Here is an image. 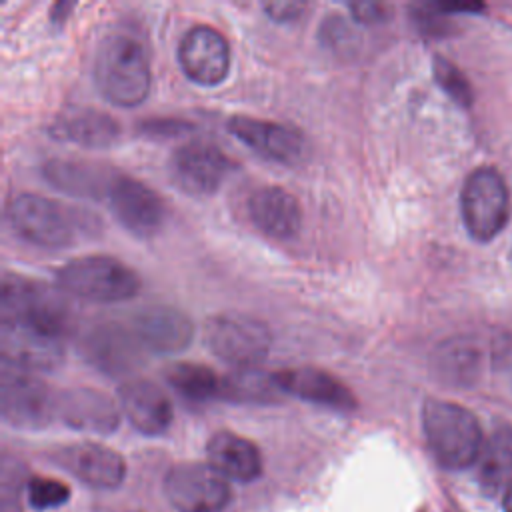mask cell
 Returning a JSON list of instances; mask_svg holds the SVG:
<instances>
[{"instance_id": "obj_1", "label": "cell", "mask_w": 512, "mask_h": 512, "mask_svg": "<svg viewBox=\"0 0 512 512\" xmlns=\"http://www.w3.org/2000/svg\"><path fill=\"white\" fill-rule=\"evenodd\" d=\"M422 430L436 462L448 470L474 464L484 448L478 418L464 406L430 398L422 406Z\"/></svg>"}, {"instance_id": "obj_2", "label": "cell", "mask_w": 512, "mask_h": 512, "mask_svg": "<svg viewBox=\"0 0 512 512\" xmlns=\"http://www.w3.org/2000/svg\"><path fill=\"white\" fill-rule=\"evenodd\" d=\"M150 64L144 48L128 34L106 36L94 56V82L116 106H136L150 92Z\"/></svg>"}, {"instance_id": "obj_3", "label": "cell", "mask_w": 512, "mask_h": 512, "mask_svg": "<svg viewBox=\"0 0 512 512\" xmlns=\"http://www.w3.org/2000/svg\"><path fill=\"white\" fill-rule=\"evenodd\" d=\"M64 292L92 302H120L138 294V274L112 256H80L56 272Z\"/></svg>"}, {"instance_id": "obj_4", "label": "cell", "mask_w": 512, "mask_h": 512, "mask_svg": "<svg viewBox=\"0 0 512 512\" xmlns=\"http://www.w3.org/2000/svg\"><path fill=\"white\" fill-rule=\"evenodd\" d=\"M0 320L30 324L64 336L70 324V308L52 286L18 274H6L0 288Z\"/></svg>"}, {"instance_id": "obj_5", "label": "cell", "mask_w": 512, "mask_h": 512, "mask_svg": "<svg viewBox=\"0 0 512 512\" xmlns=\"http://www.w3.org/2000/svg\"><path fill=\"white\" fill-rule=\"evenodd\" d=\"M14 232L42 248H64L80 232V214L60 202L34 192H22L8 204Z\"/></svg>"}, {"instance_id": "obj_6", "label": "cell", "mask_w": 512, "mask_h": 512, "mask_svg": "<svg viewBox=\"0 0 512 512\" xmlns=\"http://www.w3.org/2000/svg\"><path fill=\"white\" fill-rule=\"evenodd\" d=\"M462 220L468 234L478 242H490L508 222V190L500 172L492 166L472 170L460 194Z\"/></svg>"}, {"instance_id": "obj_7", "label": "cell", "mask_w": 512, "mask_h": 512, "mask_svg": "<svg viewBox=\"0 0 512 512\" xmlns=\"http://www.w3.org/2000/svg\"><path fill=\"white\" fill-rule=\"evenodd\" d=\"M0 412L18 428H44L58 418V394L30 370L2 362Z\"/></svg>"}, {"instance_id": "obj_8", "label": "cell", "mask_w": 512, "mask_h": 512, "mask_svg": "<svg viewBox=\"0 0 512 512\" xmlns=\"http://www.w3.org/2000/svg\"><path fill=\"white\" fill-rule=\"evenodd\" d=\"M210 350L234 368H256L270 350L268 326L242 312H226L210 320L206 328Z\"/></svg>"}, {"instance_id": "obj_9", "label": "cell", "mask_w": 512, "mask_h": 512, "mask_svg": "<svg viewBox=\"0 0 512 512\" xmlns=\"http://www.w3.org/2000/svg\"><path fill=\"white\" fill-rule=\"evenodd\" d=\"M230 170L232 160L216 144L204 140L180 144L168 160L172 184L190 196L214 194Z\"/></svg>"}, {"instance_id": "obj_10", "label": "cell", "mask_w": 512, "mask_h": 512, "mask_svg": "<svg viewBox=\"0 0 512 512\" xmlns=\"http://www.w3.org/2000/svg\"><path fill=\"white\" fill-rule=\"evenodd\" d=\"M164 492L180 512H220L230 500L226 478L210 464L184 462L164 478Z\"/></svg>"}, {"instance_id": "obj_11", "label": "cell", "mask_w": 512, "mask_h": 512, "mask_svg": "<svg viewBox=\"0 0 512 512\" xmlns=\"http://www.w3.org/2000/svg\"><path fill=\"white\" fill-rule=\"evenodd\" d=\"M182 72L196 84L216 86L230 70V48L226 38L208 24H196L184 32L178 44Z\"/></svg>"}, {"instance_id": "obj_12", "label": "cell", "mask_w": 512, "mask_h": 512, "mask_svg": "<svg viewBox=\"0 0 512 512\" xmlns=\"http://www.w3.org/2000/svg\"><path fill=\"white\" fill-rule=\"evenodd\" d=\"M106 198L116 220L138 238L154 236L164 224L162 198L132 176H116Z\"/></svg>"}, {"instance_id": "obj_13", "label": "cell", "mask_w": 512, "mask_h": 512, "mask_svg": "<svg viewBox=\"0 0 512 512\" xmlns=\"http://www.w3.org/2000/svg\"><path fill=\"white\" fill-rule=\"evenodd\" d=\"M228 130L268 160L292 166L306 158V138L288 124L236 114L228 118Z\"/></svg>"}, {"instance_id": "obj_14", "label": "cell", "mask_w": 512, "mask_h": 512, "mask_svg": "<svg viewBox=\"0 0 512 512\" xmlns=\"http://www.w3.org/2000/svg\"><path fill=\"white\" fill-rule=\"evenodd\" d=\"M0 350L2 362L14 364L30 372L52 370L64 358V336L30 324L2 322Z\"/></svg>"}, {"instance_id": "obj_15", "label": "cell", "mask_w": 512, "mask_h": 512, "mask_svg": "<svg viewBox=\"0 0 512 512\" xmlns=\"http://www.w3.org/2000/svg\"><path fill=\"white\" fill-rule=\"evenodd\" d=\"M140 342L124 326L106 322L92 326L82 336V354L98 370L118 376L126 374L140 362Z\"/></svg>"}, {"instance_id": "obj_16", "label": "cell", "mask_w": 512, "mask_h": 512, "mask_svg": "<svg viewBox=\"0 0 512 512\" xmlns=\"http://www.w3.org/2000/svg\"><path fill=\"white\" fill-rule=\"evenodd\" d=\"M134 334L144 348L156 354H174L192 342L194 326L182 310L154 304L134 316Z\"/></svg>"}, {"instance_id": "obj_17", "label": "cell", "mask_w": 512, "mask_h": 512, "mask_svg": "<svg viewBox=\"0 0 512 512\" xmlns=\"http://www.w3.org/2000/svg\"><path fill=\"white\" fill-rule=\"evenodd\" d=\"M54 460L92 488H114L122 482L126 466L118 452L96 442L64 446Z\"/></svg>"}, {"instance_id": "obj_18", "label": "cell", "mask_w": 512, "mask_h": 512, "mask_svg": "<svg viewBox=\"0 0 512 512\" xmlns=\"http://www.w3.org/2000/svg\"><path fill=\"white\" fill-rule=\"evenodd\" d=\"M248 216L266 236L288 240L302 226V208L292 192L280 186H260L248 198Z\"/></svg>"}, {"instance_id": "obj_19", "label": "cell", "mask_w": 512, "mask_h": 512, "mask_svg": "<svg viewBox=\"0 0 512 512\" xmlns=\"http://www.w3.org/2000/svg\"><path fill=\"white\" fill-rule=\"evenodd\" d=\"M274 374L284 394L338 412H352L356 408V396L352 390L330 372L318 368H286Z\"/></svg>"}, {"instance_id": "obj_20", "label": "cell", "mask_w": 512, "mask_h": 512, "mask_svg": "<svg viewBox=\"0 0 512 512\" xmlns=\"http://www.w3.org/2000/svg\"><path fill=\"white\" fill-rule=\"evenodd\" d=\"M118 396L128 422L138 432L158 436L172 424V402L152 380L132 378L120 386Z\"/></svg>"}, {"instance_id": "obj_21", "label": "cell", "mask_w": 512, "mask_h": 512, "mask_svg": "<svg viewBox=\"0 0 512 512\" xmlns=\"http://www.w3.org/2000/svg\"><path fill=\"white\" fill-rule=\"evenodd\" d=\"M58 418L76 430L108 434L116 430L120 412L108 394L80 386L58 394Z\"/></svg>"}, {"instance_id": "obj_22", "label": "cell", "mask_w": 512, "mask_h": 512, "mask_svg": "<svg viewBox=\"0 0 512 512\" xmlns=\"http://www.w3.org/2000/svg\"><path fill=\"white\" fill-rule=\"evenodd\" d=\"M48 130L56 140L86 148H106L118 138L120 124L102 110L90 106H72L62 110L50 122Z\"/></svg>"}, {"instance_id": "obj_23", "label": "cell", "mask_w": 512, "mask_h": 512, "mask_svg": "<svg viewBox=\"0 0 512 512\" xmlns=\"http://www.w3.org/2000/svg\"><path fill=\"white\" fill-rule=\"evenodd\" d=\"M206 454L208 464L216 472L236 482H252L262 472V458L258 448L250 440L228 430L212 434L206 444Z\"/></svg>"}, {"instance_id": "obj_24", "label": "cell", "mask_w": 512, "mask_h": 512, "mask_svg": "<svg viewBox=\"0 0 512 512\" xmlns=\"http://www.w3.org/2000/svg\"><path fill=\"white\" fill-rule=\"evenodd\" d=\"M44 178L74 196L106 198L114 182V174L98 164L78 160H50L44 166Z\"/></svg>"}, {"instance_id": "obj_25", "label": "cell", "mask_w": 512, "mask_h": 512, "mask_svg": "<svg viewBox=\"0 0 512 512\" xmlns=\"http://www.w3.org/2000/svg\"><path fill=\"white\" fill-rule=\"evenodd\" d=\"M276 374L260 368H234L220 378V398L238 404H272L282 396Z\"/></svg>"}, {"instance_id": "obj_26", "label": "cell", "mask_w": 512, "mask_h": 512, "mask_svg": "<svg viewBox=\"0 0 512 512\" xmlns=\"http://www.w3.org/2000/svg\"><path fill=\"white\" fill-rule=\"evenodd\" d=\"M480 486L494 496L512 486V428L496 430L480 454Z\"/></svg>"}, {"instance_id": "obj_27", "label": "cell", "mask_w": 512, "mask_h": 512, "mask_svg": "<svg viewBox=\"0 0 512 512\" xmlns=\"http://www.w3.org/2000/svg\"><path fill=\"white\" fill-rule=\"evenodd\" d=\"M168 384L186 400L208 402L220 398V376L196 362H176L166 370Z\"/></svg>"}, {"instance_id": "obj_28", "label": "cell", "mask_w": 512, "mask_h": 512, "mask_svg": "<svg viewBox=\"0 0 512 512\" xmlns=\"http://www.w3.org/2000/svg\"><path fill=\"white\" fill-rule=\"evenodd\" d=\"M432 72L436 78V84L460 106H470L472 104V86L468 78L460 72V68L450 62L448 58L436 54L432 58Z\"/></svg>"}, {"instance_id": "obj_29", "label": "cell", "mask_w": 512, "mask_h": 512, "mask_svg": "<svg viewBox=\"0 0 512 512\" xmlns=\"http://www.w3.org/2000/svg\"><path fill=\"white\" fill-rule=\"evenodd\" d=\"M474 350L460 340L446 342L442 348L436 350L434 366L440 372V376L446 378H462L470 374V366H474Z\"/></svg>"}, {"instance_id": "obj_30", "label": "cell", "mask_w": 512, "mask_h": 512, "mask_svg": "<svg viewBox=\"0 0 512 512\" xmlns=\"http://www.w3.org/2000/svg\"><path fill=\"white\" fill-rule=\"evenodd\" d=\"M28 502L36 510H48L70 498V488L54 478H32L28 482Z\"/></svg>"}, {"instance_id": "obj_31", "label": "cell", "mask_w": 512, "mask_h": 512, "mask_svg": "<svg viewBox=\"0 0 512 512\" xmlns=\"http://www.w3.org/2000/svg\"><path fill=\"white\" fill-rule=\"evenodd\" d=\"M350 12L362 24H380L390 16V6L384 2H376V0L352 2Z\"/></svg>"}, {"instance_id": "obj_32", "label": "cell", "mask_w": 512, "mask_h": 512, "mask_svg": "<svg viewBox=\"0 0 512 512\" xmlns=\"http://www.w3.org/2000/svg\"><path fill=\"white\" fill-rule=\"evenodd\" d=\"M264 10L276 22H292V20L300 18V14L306 10V4L304 2H296V0L266 2Z\"/></svg>"}, {"instance_id": "obj_33", "label": "cell", "mask_w": 512, "mask_h": 512, "mask_svg": "<svg viewBox=\"0 0 512 512\" xmlns=\"http://www.w3.org/2000/svg\"><path fill=\"white\" fill-rule=\"evenodd\" d=\"M504 512H512V486L504 492Z\"/></svg>"}]
</instances>
